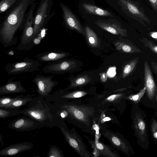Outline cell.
<instances>
[{
	"label": "cell",
	"instance_id": "obj_28",
	"mask_svg": "<svg viewBox=\"0 0 157 157\" xmlns=\"http://www.w3.org/2000/svg\"><path fill=\"white\" fill-rule=\"evenodd\" d=\"M139 40L143 43L145 47L157 54V44H155L153 41L145 38H143Z\"/></svg>",
	"mask_w": 157,
	"mask_h": 157
},
{
	"label": "cell",
	"instance_id": "obj_26",
	"mask_svg": "<svg viewBox=\"0 0 157 157\" xmlns=\"http://www.w3.org/2000/svg\"><path fill=\"white\" fill-rule=\"evenodd\" d=\"M88 94L86 91L78 90L63 93L61 96L62 98L66 99L77 98H82Z\"/></svg>",
	"mask_w": 157,
	"mask_h": 157
},
{
	"label": "cell",
	"instance_id": "obj_17",
	"mask_svg": "<svg viewBox=\"0 0 157 157\" xmlns=\"http://www.w3.org/2000/svg\"><path fill=\"white\" fill-rule=\"evenodd\" d=\"M95 23L101 28L112 34L121 36H128L127 30L116 24L98 21Z\"/></svg>",
	"mask_w": 157,
	"mask_h": 157
},
{
	"label": "cell",
	"instance_id": "obj_4",
	"mask_svg": "<svg viewBox=\"0 0 157 157\" xmlns=\"http://www.w3.org/2000/svg\"><path fill=\"white\" fill-rule=\"evenodd\" d=\"M37 3L34 2L31 6L26 16L22 34L20 37V42L17 47L18 50L30 49L33 46L32 39L33 33L34 17L33 13Z\"/></svg>",
	"mask_w": 157,
	"mask_h": 157
},
{
	"label": "cell",
	"instance_id": "obj_36",
	"mask_svg": "<svg viewBox=\"0 0 157 157\" xmlns=\"http://www.w3.org/2000/svg\"><path fill=\"white\" fill-rule=\"evenodd\" d=\"M108 76L105 72L102 73L100 76V78L101 81L102 82H106Z\"/></svg>",
	"mask_w": 157,
	"mask_h": 157
},
{
	"label": "cell",
	"instance_id": "obj_10",
	"mask_svg": "<svg viewBox=\"0 0 157 157\" xmlns=\"http://www.w3.org/2000/svg\"><path fill=\"white\" fill-rule=\"evenodd\" d=\"M60 6L63 11L64 20L67 26L71 29H75L84 34L85 32L83 29L72 12L62 3H60Z\"/></svg>",
	"mask_w": 157,
	"mask_h": 157
},
{
	"label": "cell",
	"instance_id": "obj_22",
	"mask_svg": "<svg viewBox=\"0 0 157 157\" xmlns=\"http://www.w3.org/2000/svg\"><path fill=\"white\" fill-rule=\"evenodd\" d=\"M85 32L90 45L92 47H98L99 45V41L95 33L88 26H85Z\"/></svg>",
	"mask_w": 157,
	"mask_h": 157
},
{
	"label": "cell",
	"instance_id": "obj_1",
	"mask_svg": "<svg viewBox=\"0 0 157 157\" xmlns=\"http://www.w3.org/2000/svg\"><path fill=\"white\" fill-rule=\"evenodd\" d=\"M35 0H19L0 26V41L4 48L15 45L17 38L15 36L17 31L23 27L26 11Z\"/></svg>",
	"mask_w": 157,
	"mask_h": 157
},
{
	"label": "cell",
	"instance_id": "obj_14",
	"mask_svg": "<svg viewBox=\"0 0 157 157\" xmlns=\"http://www.w3.org/2000/svg\"><path fill=\"white\" fill-rule=\"evenodd\" d=\"M133 125L137 138L143 142H146L148 140L146 125L142 117L138 112L135 114Z\"/></svg>",
	"mask_w": 157,
	"mask_h": 157
},
{
	"label": "cell",
	"instance_id": "obj_25",
	"mask_svg": "<svg viewBox=\"0 0 157 157\" xmlns=\"http://www.w3.org/2000/svg\"><path fill=\"white\" fill-rule=\"evenodd\" d=\"M31 100V99L20 96L17 97L16 99L4 107L5 109L15 108L25 105Z\"/></svg>",
	"mask_w": 157,
	"mask_h": 157
},
{
	"label": "cell",
	"instance_id": "obj_34",
	"mask_svg": "<svg viewBox=\"0 0 157 157\" xmlns=\"http://www.w3.org/2000/svg\"><path fill=\"white\" fill-rule=\"evenodd\" d=\"M10 112L7 110H5L2 109L1 108H0V118H6L10 114Z\"/></svg>",
	"mask_w": 157,
	"mask_h": 157
},
{
	"label": "cell",
	"instance_id": "obj_27",
	"mask_svg": "<svg viewBox=\"0 0 157 157\" xmlns=\"http://www.w3.org/2000/svg\"><path fill=\"white\" fill-rule=\"evenodd\" d=\"M19 0H1L0 2V13H2L11 7Z\"/></svg>",
	"mask_w": 157,
	"mask_h": 157
},
{
	"label": "cell",
	"instance_id": "obj_5",
	"mask_svg": "<svg viewBox=\"0 0 157 157\" xmlns=\"http://www.w3.org/2000/svg\"><path fill=\"white\" fill-rule=\"evenodd\" d=\"M42 65L36 59L26 57L21 61L8 63L5 69L9 75H16L39 71Z\"/></svg>",
	"mask_w": 157,
	"mask_h": 157
},
{
	"label": "cell",
	"instance_id": "obj_20",
	"mask_svg": "<svg viewBox=\"0 0 157 157\" xmlns=\"http://www.w3.org/2000/svg\"><path fill=\"white\" fill-rule=\"evenodd\" d=\"M82 6L84 10L89 13L100 16L113 17L112 15L108 11L93 5L83 3Z\"/></svg>",
	"mask_w": 157,
	"mask_h": 157
},
{
	"label": "cell",
	"instance_id": "obj_18",
	"mask_svg": "<svg viewBox=\"0 0 157 157\" xmlns=\"http://www.w3.org/2000/svg\"><path fill=\"white\" fill-rule=\"evenodd\" d=\"M116 49L122 52L128 53H142L141 50L133 43L118 41L114 43Z\"/></svg>",
	"mask_w": 157,
	"mask_h": 157
},
{
	"label": "cell",
	"instance_id": "obj_3",
	"mask_svg": "<svg viewBox=\"0 0 157 157\" xmlns=\"http://www.w3.org/2000/svg\"><path fill=\"white\" fill-rule=\"evenodd\" d=\"M52 5V0H40L34 17L33 33L32 37L33 41L54 14V11L51 13Z\"/></svg>",
	"mask_w": 157,
	"mask_h": 157
},
{
	"label": "cell",
	"instance_id": "obj_37",
	"mask_svg": "<svg viewBox=\"0 0 157 157\" xmlns=\"http://www.w3.org/2000/svg\"><path fill=\"white\" fill-rule=\"evenodd\" d=\"M62 109L63 110L60 113V115L62 118H65L68 116V113L66 110Z\"/></svg>",
	"mask_w": 157,
	"mask_h": 157
},
{
	"label": "cell",
	"instance_id": "obj_39",
	"mask_svg": "<svg viewBox=\"0 0 157 157\" xmlns=\"http://www.w3.org/2000/svg\"><path fill=\"white\" fill-rule=\"evenodd\" d=\"M34 44H38L40 42V40L37 37L35 38L33 40Z\"/></svg>",
	"mask_w": 157,
	"mask_h": 157
},
{
	"label": "cell",
	"instance_id": "obj_8",
	"mask_svg": "<svg viewBox=\"0 0 157 157\" xmlns=\"http://www.w3.org/2000/svg\"><path fill=\"white\" fill-rule=\"evenodd\" d=\"M76 66V62L70 60H61L48 63L44 66L42 71L46 74H61L71 71Z\"/></svg>",
	"mask_w": 157,
	"mask_h": 157
},
{
	"label": "cell",
	"instance_id": "obj_30",
	"mask_svg": "<svg viewBox=\"0 0 157 157\" xmlns=\"http://www.w3.org/2000/svg\"><path fill=\"white\" fill-rule=\"evenodd\" d=\"M146 88L145 87H144L138 93L130 95L127 97V98L137 103L140 100V99L143 97L146 91Z\"/></svg>",
	"mask_w": 157,
	"mask_h": 157
},
{
	"label": "cell",
	"instance_id": "obj_2",
	"mask_svg": "<svg viewBox=\"0 0 157 157\" xmlns=\"http://www.w3.org/2000/svg\"><path fill=\"white\" fill-rule=\"evenodd\" d=\"M62 109L66 110L69 115L77 122L90 126L92 124L97 113L95 108L92 106L85 105H78L72 103L65 104L62 107Z\"/></svg>",
	"mask_w": 157,
	"mask_h": 157
},
{
	"label": "cell",
	"instance_id": "obj_35",
	"mask_svg": "<svg viewBox=\"0 0 157 157\" xmlns=\"http://www.w3.org/2000/svg\"><path fill=\"white\" fill-rule=\"evenodd\" d=\"M151 64L153 71L157 75V63L152 61L151 62Z\"/></svg>",
	"mask_w": 157,
	"mask_h": 157
},
{
	"label": "cell",
	"instance_id": "obj_13",
	"mask_svg": "<svg viewBox=\"0 0 157 157\" xmlns=\"http://www.w3.org/2000/svg\"><path fill=\"white\" fill-rule=\"evenodd\" d=\"M144 83L147 96L152 100L155 94L156 86L151 70L146 61L144 63Z\"/></svg>",
	"mask_w": 157,
	"mask_h": 157
},
{
	"label": "cell",
	"instance_id": "obj_33",
	"mask_svg": "<svg viewBox=\"0 0 157 157\" xmlns=\"http://www.w3.org/2000/svg\"><path fill=\"white\" fill-rule=\"evenodd\" d=\"M123 95V94H113L108 97L106 99L109 101H113L115 99H118L119 98H121Z\"/></svg>",
	"mask_w": 157,
	"mask_h": 157
},
{
	"label": "cell",
	"instance_id": "obj_6",
	"mask_svg": "<svg viewBox=\"0 0 157 157\" xmlns=\"http://www.w3.org/2000/svg\"><path fill=\"white\" fill-rule=\"evenodd\" d=\"M60 128L67 142L80 156H94L88 150L87 147L82 138L75 130L71 133L62 126L60 127Z\"/></svg>",
	"mask_w": 157,
	"mask_h": 157
},
{
	"label": "cell",
	"instance_id": "obj_32",
	"mask_svg": "<svg viewBox=\"0 0 157 157\" xmlns=\"http://www.w3.org/2000/svg\"><path fill=\"white\" fill-rule=\"evenodd\" d=\"M151 126L153 136L155 139L157 140V121L155 120H152Z\"/></svg>",
	"mask_w": 157,
	"mask_h": 157
},
{
	"label": "cell",
	"instance_id": "obj_12",
	"mask_svg": "<svg viewBox=\"0 0 157 157\" xmlns=\"http://www.w3.org/2000/svg\"><path fill=\"white\" fill-rule=\"evenodd\" d=\"M68 56V53L60 50H52L42 52L35 57L41 63H49L63 60Z\"/></svg>",
	"mask_w": 157,
	"mask_h": 157
},
{
	"label": "cell",
	"instance_id": "obj_11",
	"mask_svg": "<svg viewBox=\"0 0 157 157\" xmlns=\"http://www.w3.org/2000/svg\"><path fill=\"white\" fill-rule=\"evenodd\" d=\"M89 143L94 148L95 154L107 157H119V154L110 146L106 145L100 141L92 140L87 138Z\"/></svg>",
	"mask_w": 157,
	"mask_h": 157
},
{
	"label": "cell",
	"instance_id": "obj_7",
	"mask_svg": "<svg viewBox=\"0 0 157 157\" xmlns=\"http://www.w3.org/2000/svg\"><path fill=\"white\" fill-rule=\"evenodd\" d=\"M52 75L46 76L42 75H37L32 81L37 86V91L41 95L47 96L52 91L53 88L57 85L59 82L54 80Z\"/></svg>",
	"mask_w": 157,
	"mask_h": 157
},
{
	"label": "cell",
	"instance_id": "obj_16",
	"mask_svg": "<svg viewBox=\"0 0 157 157\" xmlns=\"http://www.w3.org/2000/svg\"><path fill=\"white\" fill-rule=\"evenodd\" d=\"M13 78L8 79L7 83L0 87V95L24 93L26 90L22 85L21 81H13Z\"/></svg>",
	"mask_w": 157,
	"mask_h": 157
},
{
	"label": "cell",
	"instance_id": "obj_19",
	"mask_svg": "<svg viewBox=\"0 0 157 157\" xmlns=\"http://www.w3.org/2000/svg\"><path fill=\"white\" fill-rule=\"evenodd\" d=\"M34 124V122L32 120L21 118L13 121L10 123L9 126L12 129L20 131L32 128Z\"/></svg>",
	"mask_w": 157,
	"mask_h": 157
},
{
	"label": "cell",
	"instance_id": "obj_24",
	"mask_svg": "<svg viewBox=\"0 0 157 157\" xmlns=\"http://www.w3.org/2000/svg\"><path fill=\"white\" fill-rule=\"evenodd\" d=\"M139 59V57H137L130 61L125 65L122 70L123 78L127 77L134 70L138 63Z\"/></svg>",
	"mask_w": 157,
	"mask_h": 157
},
{
	"label": "cell",
	"instance_id": "obj_15",
	"mask_svg": "<svg viewBox=\"0 0 157 157\" xmlns=\"http://www.w3.org/2000/svg\"><path fill=\"white\" fill-rule=\"evenodd\" d=\"M33 147L29 142L20 143L10 145L0 151V155L12 156L30 150Z\"/></svg>",
	"mask_w": 157,
	"mask_h": 157
},
{
	"label": "cell",
	"instance_id": "obj_23",
	"mask_svg": "<svg viewBox=\"0 0 157 157\" xmlns=\"http://www.w3.org/2000/svg\"><path fill=\"white\" fill-rule=\"evenodd\" d=\"M25 113L27 116L40 121L46 119L44 111L36 108H30L26 111Z\"/></svg>",
	"mask_w": 157,
	"mask_h": 157
},
{
	"label": "cell",
	"instance_id": "obj_21",
	"mask_svg": "<svg viewBox=\"0 0 157 157\" xmlns=\"http://www.w3.org/2000/svg\"><path fill=\"white\" fill-rule=\"evenodd\" d=\"M91 78L87 75H81L72 79L69 86L67 88L61 90V92H64L68 90L77 87L82 86L88 83L90 80Z\"/></svg>",
	"mask_w": 157,
	"mask_h": 157
},
{
	"label": "cell",
	"instance_id": "obj_38",
	"mask_svg": "<svg viewBox=\"0 0 157 157\" xmlns=\"http://www.w3.org/2000/svg\"><path fill=\"white\" fill-rule=\"evenodd\" d=\"M150 36L154 39L157 40V32H152L150 33Z\"/></svg>",
	"mask_w": 157,
	"mask_h": 157
},
{
	"label": "cell",
	"instance_id": "obj_31",
	"mask_svg": "<svg viewBox=\"0 0 157 157\" xmlns=\"http://www.w3.org/2000/svg\"><path fill=\"white\" fill-rule=\"evenodd\" d=\"M17 98H12L10 97H1L0 99V108H4L15 100Z\"/></svg>",
	"mask_w": 157,
	"mask_h": 157
},
{
	"label": "cell",
	"instance_id": "obj_29",
	"mask_svg": "<svg viewBox=\"0 0 157 157\" xmlns=\"http://www.w3.org/2000/svg\"><path fill=\"white\" fill-rule=\"evenodd\" d=\"M48 157H63L64 156L59 149L55 146H51L48 153Z\"/></svg>",
	"mask_w": 157,
	"mask_h": 157
},
{
	"label": "cell",
	"instance_id": "obj_9",
	"mask_svg": "<svg viewBox=\"0 0 157 157\" xmlns=\"http://www.w3.org/2000/svg\"><path fill=\"white\" fill-rule=\"evenodd\" d=\"M101 133L102 135L109 141L114 148L127 155H129L130 150L129 145L119 133H115L106 129L102 130Z\"/></svg>",
	"mask_w": 157,
	"mask_h": 157
}]
</instances>
